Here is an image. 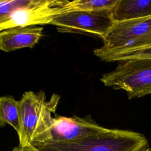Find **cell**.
Segmentation results:
<instances>
[{"label":"cell","mask_w":151,"mask_h":151,"mask_svg":"<svg viewBox=\"0 0 151 151\" xmlns=\"http://www.w3.org/2000/svg\"><path fill=\"white\" fill-rule=\"evenodd\" d=\"M43 36V27L28 26L14 27L0 32V50L12 51L23 48H32Z\"/></svg>","instance_id":"8"},{"label":"cell","mask_w":151,"mask_h":151,"mask_svg":"<svg viewBox=\"0 0 151 151\" xmlns=\"http://www.w3.org/2000/svg\"><path fill=\"white\" fill-rule=\"evenodd\" d=\"M94 54L101 60L106 62L121 61L130 59L151 58V47L119 52H98L94 50Z\"/></svg>","instance_id":"12"},{"label":"cell","mask_w":151,"mask_h":151,"mask_svg":"<svg viewBox=\"0 0 151 151\" xmlns=\"http://www.w3.org/2000/svg\"><path fill=\"white\" fill-rule=\"evenodd\" d=\"M12 151H40L35 147L32 145L25 146V147H21L19 146L17 147H15Z\"/></svg>","instance_id":"13"},{"label":"cell","mask_w":151,"mask_h":151,"mask_svg":"<svg viewBox=\"0 0 151 151\" xmlns=\"http://www.w3.org/2000/svg\"><path fill=\"white\" fill-rule=\"evenodd\" d=\"M147 140L133 131L109 129L85 138L31 145L40 151H144Z\"/></svg>","instance_id":"2"},{"label":"cell","mask_w":151,"mask_h":151,"mask_svg":"<svg viewBox=\"0 0 151 151\" xmlns=\"http://www.w3.org/2000/svg\"><path fill=\"white\" fill-rule=\"evenodd\" d=\"M113 23L110 12L78 11L56 15L50 25L55 26L60 32L93 35L103 40Z\"/></svg>","instance_id":"5"},{"label":"cell","mask_w":151,"mask_h":151,"mask_svg":"<svg viewBox=\"0 0 151 151\" xmlns=\"http://www.w3.org/2000/svg\"><path fill=\"white\" fill-rule=\"evenodd\" d=\"M98 52H119L151 47V16L113 22Z\"/></svg>","instance_id":"4"},{"label":"cell","mask_w":151,"mask_h":151,"mask_svg":"<svg viewBox=\"0 0 151 151\" xmlns=\"http://www.w3.org/2000/svg\"><path fill=\"white\" fill-rule=\"evenodd\" d=\"M11 126L17 132L19 127V101L12 96H0V127Z\"/></svg>","instance_id":"11"},{"label":"cell","mask_w":151,"mask_h":151,"mask_svg":"<svg viewBox=\"0 0 151 151\" xmlns=\"http://www.w3.org/2000/svg\"><path fill=\"white\" fill-rule=\"evenodd\" d=\"M110 15L113 22L151 16V0H118Z\"/></svg>","instance_id":"9"},{"label":"cell","mask_w":151,"mask_h":151,"mask_svg":"<svg viewBox=\"0 0 151 151\" xmlns=\"http://www.w3.org/2000/svg\"><path fill=\"white\" fill-rule=\"evenodd\" d=\"M60 96L53 94L47 101L43 91L25 92L19 100V127L17 132L19 145L25 147L49 140Z\"/></svg>","instance_id":"1"},{"label":"cell","mask_w":151,"mask_h":151,"mask_svg":"<svg viewBox=\"0 0 151 151\" xmlns=\"http://www.w3.org/2000/svg\"><path fill=\"white\" fill-rule=\"evenodd\" d=\"M118 0L67 1L61 10V14L73 11L110 12Z\"/></svg>","instance_id":"10"},{"label":"cell","mask_w":151,"mask_h":151,"mask_svg":"<svg viewBox=\"0 0 151 151\" xmlns=\"http://www.w3.org/2000/svg\"><path fill=\"white\" fill-rule=\"evenodd\" d=\"M105 86L126 91L129 99L151 94V58L119 61L115 69L103 75Z\"/></svg>","instance_id":"3"},{"label":"cell","mask_w":151,"mask_h":151,"mask_svg":"<svg viewBox=\"0 0 151 151\" xmlns=\"http://www.w3.org/2000/svg\"><path fill=\"white\" fill-rule=\"evenodd\" d=\"M144 151H151V149L147 148V149H145Z\"/></svg>","instance_id":"14"},{"label":"cell","mask_w":151,"mask_h":151,"mask_svg":"<svg viewBox=\"0 0 151 151\" xmlns=\"http://www.w3.org/2000/svg\"><path fill=\"white\" fill-rule=\"evenodd\" d=\"M107 129L97 124L90 116L65 117L55 114L48 142L78 140L106 131Z\"/></svg>","instance_id":"7"},{"label":"cell","mask_w":151,"mask_h":151,"mask_svg":"<svg viewBox=\"0 0 151 151\" xmlns=\"http://www.w3.org/2000/svg\"><path fill=\"white\" fill-rule=\"evenodd\" d=\"M67 2L65 0H25L0 26V32L14 27L50 24L53 17L61 14V8Z\"/></svg>","instance_id":"6"}]
</instances>
